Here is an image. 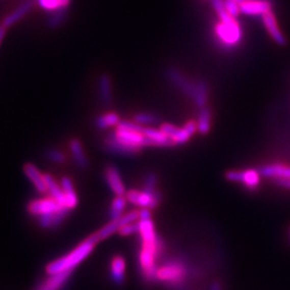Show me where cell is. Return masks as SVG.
<instances>
[{
	"label": "cell",
	"instance_id": "1",
	"mask_svg": "<svg viewBox=\"0 0 290 290\" xmlns=\"http://www.w3.org/2000/svg\"><path fill=\"white\" fill-rule=\"evenodd\" d=\"M98 242L99 239L96 233L88 236L71 252L49 262L45 268L46 274L53 275L62 272H73V270L92 254Z\"/></svg>",
	"mask_w": 290,
	"mask_h": 290
},
{
	"label": "cell",
	"instance_id": "19",
	"mask_svg": "<svg viewBox=\"0 0 290 290\" xmlns=\"http://www.w3.org/2000/svg\"><path fill=\"white\" fill-rule=\"evenodd\" d=\"M261 175L270 178H289L290 179V167L284 165H268L260 169Z\"/></svg>",
	"mask_w": 290,
	"mask_h": 290
},
{
	"label": "cell",
	"instance_id": "39",
	"mask_svg": "<svg viewBox=\"0 0 290 290\" xmlns=\"http://www.w3.org/2000/svg\"><path fill=\"white\" fill-rule=\"evenodd\" d=\"M62 3L64 5V7L67 9L70 6V4H71V0H62Z\"/></svg>",
	"mask_w": 290,
	"mask_h": 290
},
{
	"label": "cell",
	"instance_id": "25",
	"mask_svg": "<svg viewBox=\"0 0 290 290\" xmlns=\"http://www.w3.org/2000/svg\"><path fill=\"white\" fill-rule=\"evenodd\" d=\"M198 131L201 135H206L211 127V111L209 109L204 107L200 109L199 118H198Z\"/></svg>",
	"mask_w": 290,
	"mask_h": 290
},
{
	"label": "cell",
	"instance_id": "24",
	"mask_svg": "<svg viewBox=\"0 0 290 290\" xmlns=\"http://www.w3.org/2000/svg\"><path fill=\"white\" fill-rule=\"evenodd\" d=\"M121 122L119 119V116L114 113V112H110V113H106L100 115L99 117H97L96 119V125L99 129H108V128H112L115 127Z\"/></svg>",
	"mask_w": 290,
	"mask_h": 290
},
{
	"label": "cell",
	"instance_id": "8",
	"mask_svg": "<svg viewBox=\"0 0 290 290\" xmlns=\"http://www.w3.org/2000/svg\"><path fill=\"white\" fill-rule=\"evenodd\" d=\"M261 17L268 34L274 40V42L281 46L286 45L287 40L278 27L274 13L272 11H269L266 14H263Z\"/></svg>",
	"mask_w": 290,
	"mask_h": 290
},
{
	"label": "cell",
	"instance_id": "3",
	"mask_svg": "<svg viewBox=\"0 0 290 290\" xmlns=\"http://www.w3.org/2000/svg\"><path fill=\"white\" fill-rule=\"evenodd\" d=\"M187 276V269L181 260H171L157 270L156 281L177 288Z\"/></svg>",
	"mask_w": 290,
	"mask_h": 290
},
{
	"label": "cell",
	"instance_id": "14",
	"mask_svg": "<svg viewBox=\"0 0 290 290\" xmlns=\"http://www.w3.org/2000/svg\"><path fill=\"white\" fill-rule=\"evenodd\" d=\"M98 94L102 104L110 106L113 101L112 78L109 74L103 73L98 78Z\"/></svg>",
	"mask_w": 290,
	"mask_h": 290
},
{
	"label": "cell",
	"instance_id": "16",
	"mask_svg": "<svg viewBox=\"0 0 290 290\" xmlns=\"http://www.w3.org/2000/svg\"><path fill=\"white\" fill-rule=\"evenodd\" d=\"M125 273H126V261L124 257L115 256L111 260L110 265V274H111L112 281L116 285H122L125 281Z\"/></svg>",
	"mask_w": 290,
	"mask_h": 290
},
{
	"label": "cell",
	"instance_id": "2",
	"mask_svg": "<svg viewBox=\"0 0 290 290\" xmlns=\"http://www.w3.org/2000/svg\"><path fill=\"white\" fill-rule=\"evenodd\" d=\"M219 21L215 25V34L218 42L227 48H232L242 41L243 32L236 18L232 17L228 12L217 15Z\"/></svg>",
	"mask_w": 290,
	"mask_h": 290
},
{
	"label": "cell",
	"instance_id": "36",
	"mask_svg": "<svg viewBox=\"0 0 290 290\" xmlns=\"http://www.w3.org/2000/svg\"><path fill=\"white\" fill-rule=\"evenodd\" d=\"M274 182L278 186L289 189L290 191V179L289 178H274Z\"/></svg>",
	"mask_w": 290,
	"mask_h": 290
},
{
	"label": "cell",
	"instance_id": "6",
	"mask_svg": "<svg viewBox=\"0 0 290 290\" xmlns=\"http://www.w3.org/2000/svg\"><path fill=\"white\" fill-rule=\"evenodd\" d=\"M260 175L261 173L256 170L249 169L245 171H229L226 178L230 182L241 183L248 189H256L260 184Z\"/></svg>",
	"mask_w": 290,
	"mask_h": 290
},
{
	"label": "cell",
	"instance_id": "17",
	"mask_svg": "<svg viewBox=\"0 0 290 290\" xmlns=\"http://www.w3.org/2000/svg\"><path fill=\"white\" fill-rule=\"evenodd\" d=\"M143 134L148 140L151 146H171L173 145L171 140L166 136L161 129L154 128H144Z\"/></svg>",
	"mask_w": 290,
	"mask_h": 290
},
{
	"label": "cell",
	"instance_id": "20",
	"mask_svg": "<svg viewBox=\"0 0 290 290\" xmlns=\"http://www.w3.org/2000/svg\"><path fill=\"white\" fill-rule=\"evenodd\" d=\"M68 212H69V209L64 208V209H62V211H58L56 213L40 216V217H38L39 225H40V227H42L44 229L55 228L64 222V219L66 218Z\"/></svg>",
	"mask_w": 290,
	"mask_h": 290
},
{
	"label": "cell",
	"instance_id": "4",
	"mask_svg": "<svg viewBox=\"0 0 290 290\" xmlns=\"http://www.w3.org/2000/svg\"><path fill=\"white\" fill-rule=\"evenodd\" d=\"M66 207L62 206L59 204L53 197H45V198H40V199H35L33 201L28 203L27 211L28 213L33 216H43L47 214L56 213L58 211H62ZM68 209V208H67Z\"/></svg>",
	"mask_w": 290,
	"mask_h": 290
},
{
	"label": "cell",
	"instance_id": "26",
	"mask_svg": "<svg viewBox=\"0 0 290 290\" xmlns=\"http://www.w3.org/2000/svg\"><path fill=\"white\" fill-rule=\"evenodd\" d=\"M66 17H67L66 9H61L54 12H49L45 21L46 26L51 29H56L58 27H61L65 23Z\"/></svg>",
	"mask_w": 290,
	"mask_h": 290
},
{
	"label": "cell",
	"instance_id": "31",
	"mask_svg": "<svg viewBox=\"0 0 290 290\" xmlns=\"http://www.w3.org/2000/svg\"><path fill=\"white\" fill-rule=\"evenodd\" d=\"M46 157L49 162H52L54 164H64L66 162V155L57 148L47 149Z\"/></svg>",
	"mask_w": 290,
	"mask_h": 290
},
{
	"label": "cell",
	"instance_id": "13",
	"mask_svg": "<svg viewBox=\"0 0 290 290\" xmlns=\"http://www.w3.org/2000/svg\"><path fill=\"white\" fill-rule=\"evenodd\" d=\"M162 131L168 136V138L171 140L172 144H183L187 142L189 138H191V134L187 130L183 128H178L172 124H163L161 127Z\"/></svg>",
	"mask_w": 290,
	"mask_h": 290
},
{
	"label": "cell",
	"instance_id": "7",
	"mask_svg": "<svg viewBox=\"0 0 290 290\" xmlns=\"http://www.w3.org/2000/svg\"><path fill=\"white\" fill-rule=\"evenodd\" d=\"M241 6V13L247 16H262L272 11V3L270 0H245Z\"/></svg>",
	"mask_w": 290,
	"mask_h": 290
},
{
	"label": "cell",
	"instance_id": "29",
	"mask_svg": "<svg viewBox=\"0 0 290 290\" xmlns=\"http://www.w3.org/2000/svg\"><path fill=\"white\" fill-rule=\"evenodd\" d=\"M36 4L47 12H54L57 11V10L66 9L62 0H36Z\"/></svg>",
	"mask_w": 290,
	"mask_h": 290
},
{
	"label": "cell",
	"instance_id": "18",
	"mask_svg": "<svg viewBox=\"0 0 290 290\" xmlns=\"http://www.w3.org/2000/svg\"><path fill=\"white\" fill-rule=\"evenodd\" d=\"M69 147L76 166L80 169H86L88 167V161L81 141L77 139H72L69 143Z\"/></svg>",
	"mask_w": 290,
	"mask_h": 290
},
{
	"label": "cell",
	"instance_id": "35",
	"mask_svg": "<svg viewBox=\"0 0 290 290\" xmlns=\"http://www.w3.org/2000/svg\"><path fill=\"white\" fill-rule=\"evenodd\" d=\"M184 128L187 130V131L191 134V136H193L197 130H198V125H197V123H195L194 121H189V122H187L186 124H185V126H184Z\"/></svg>",
	"mask_w": 290,
	"mask_h": 290
},
{
	"label": "cell",
	"instance_id": "21",
	"mask_svg": "<svg viewBox=\"0 0 290 290\" xmlns=\"http://www.w3.org/2000/svg\"><path fill=\"white\" fill-rule=\"evenodd\" d=\"M44 176H45V181H46V185H47V192L49 193V196L53 197L62 206L68 208L67 202H66V196L64 194L62 186L57 184V182L55 181V178L51 174H44Z\"/></svg>",
	"mask_w": 290,
	"mask_h": 290
},
{
	"label": "cell",
	"instance_id": "37",
	"mask_svg": "<svg viewBox=\"0 0 290 290\" xmlns=\"http://www.w3.org/2000/svg\"><path fill=\"white\" fill-rule=\"evenodd\" d=\"M6 27L2 24L0 25V45H2L3 41H4V38H5V35H6Z\"/></svg>",
	"mask_w": 290,
	"mask_h": 290
},
{
	"label": "cell",
	"instance_id": "23",
	"mask_svg": "<svg viewBox=\"0 0 290 290\" xmlns=\"http://www.w3.org/2000/svg\"><path fill=\"white\" fill-rule=\"evenodd\" d=\"M127 199L125 196H116L110 206V218L111 221H117L124 215V211L127 204Z\"/></svg>",
	"mask_w": 290,
	"mask_h": 290
},
{
	"label": "cell",
	"instance_id": "22",
	"mask_svg": "<svg viewBox=\"0 0 290 290\" xmlns=\"http://www.w3.org/2000/svg\"><path fill=\"white\" fill-rule=\"evenodd\" d=\"M61 186L66 196V202H67L68 209L70 211V209L75 208L78 204V199H77V195L75 193V189H74L71 178L67 177V176L63 177L62 182H61Z\"/></svg>",
	"mask_w": 290,
	"mask_h": 290
},
{
	"label": "cell",
	"instance_id": "15",
	"mask_svg": "<svg viewBox=\"0 0 290 290\" xmlns=\"http://www.w3.org/2000/svg\"><path fill=\"white\" fill-rule=\"evenodd\" d=\"M72 272H62L53 275H48V278L40 285L37 290H62L69 281Z\"/></svg>",
	"mask_w": 290,
	"mask_h": 290
},
{
	"label": "cell",
	"instance_id": "12",
	"mask_svg": "<svg viewBox=\"0 0 290 290\" xmlns=\"http://www.w3.org/2000/svg\"><path fill=\"white\" fill-rule=\"evenodd\" d=\"M24 173L26 176L31 179V182L37 189V192L40 194L47 193V185L45 181V176L40 172V170L34 166L33 164L28 163L24 166Z\"/></svg>",
	"mask_w": 290,
	"mask_h": 290
},
{
	"label": "cell",
	"instance_id": "38",
	"mask_svg": "<svg viewBox=\"0 0 290 290\" xmlns=\"http://www.w3.org/2000/svg\"><path fill=\"white\" fill-rule=\"evenodd\" d=\"M209 290H223L222 289V286L219 283H214L212 286H211V289Z\"/></svg>",
	"mask_w": 290,
	"mask_h": 290
},
{
	"label": "cell",
	"instance_id": "32",
	"mask_svg": "<svg viewBox=\"0 0 290 290\" xmlns=\"http://www.w3.org/2000/svg\"><path fill=\"white\" fill-rule=\"evenodd\" d=\"M225 7H226V11L228 12V14L231 15L232 17L236 18L239 17L241 13V6L238 3L231 2V0H225Z\"/></svg>",
	"mask_w": 290,
	"mask_h": 290
},
{
	"label": "cell",
	"instance_id": "28",
	"mask_svg": "<svg viewBox=\"0 0 290 290\" xmlns=\"http://www.w3.org/2000/svg\"><path fill=\"white\" fill-rule=\"evenodd\" d=\"M119 228H121V225H119V223H118V219L117 221H111L109 224H107L104 227L100 229L98 232H96V234L99 239V241H102V240H106L109 236H111L113 233L118 232Z\"/></svg>",
	"mask_w": 290,
	"mask_h": 290
},
{
	"label": "cell",
	"instance_id": "30",
	"mask_svg": "<svg viewBox=\"0 0 290 290\" xmlns=\"http://www.w3.org/2000/svg\"><path fill=\"white\" fill-rule=\"evenodd\" d=\"M134 122L137 124L144 126V125H154L158 122V117L151 113H139L135 115Z\"/></svg>",
	"mask_w": 290,
	"mask_h": 290
},
{
	"label": "cell",
	"instance_id": "5",
	"mask_svg": "<svg viewBox=\"0 0 290 290\" xmlns=\"http://www.w3.org/2000/svg\"><path fill=\"white\" fill-rule=\"evenodd\" d=\"M125 197L129 203L149 209L155 208L161 201V195L158 193H149L144 191V189L141 192L131 189V191L126 192Z\"/></svg>",
	"mask_w": 290,
	"mask_h": 290
},
{
	"label": "cell",
	"instance_id": "40",
	"mask_svg": "<svg viewBox=\"0 0 290 290\" xmlns=\"http://www.w3.org/2000/svg\"><path fill=\"white\" fill-rule=\"evenodd\" d=\"M231 2H234V3H238V4L241 5V4H243L245 2V0H231Z\"/></svg>",
	"mask_w": 290,
	"mask_h": 290
},
{
	"label": "cell",
	"instance_id": "9",
	"mask_svg": "<svg viewBox=\"0 0 290 290\" xmlns=\"http://www.w3.org/2000/svg\"><path fill=\"white\" fill-rule=\"evenodd\" d=\"M104 178L113 194L116 196L126 195V188L117 168L114 166H108L104 170Z\"/></svg>",
	"mask_w": 290,
	"mask_h": 290
},
{
	"label": "cell",
	"instance_id": "10",
	"mask_svg": "<svg viewBox=\"0 0 290 290\" xmlns=\"http://www.w3.org/2000/svg\"><path fill=\"white\" fill-rule=\"evenodd\" d=\"M36 4V0H24V2L19 5L14 11H12L11 13H9L3 21V25L8 28V27H11L14 24H16L17 22L21 21L23 19L29 12L32 11L33 7Z\"/></svg>",
	"mask_w": 290,
	"mask_h": 290
},
{
	"label": "cell",
	"instance_id": "11",
	"mask_svg": "<svg viewBox=\"0 0 290 290\" xmlns=\"http://www.w3.org/2000/svg\"><path fill=\"white\" fill-rule=\"evenodd\" d=\"M167 76L169 78V81L171 82L173 85H175L177 88L181 89L185 94L194 97L195 91H196V84L192 83L191 81L182 75V73L177 71L174 68H170L167 70Z\"/></svg>",
	"mask_w": 290,
	"mask_h": 290
},
{
	"label": "cell",
	"instance_id": "27",
	"mask_svg": "<svg viewBox=\"0 0 290 290\" xmlns=\"http://www.w3.org/2000/svg\"><path fill=\"white\" fill-rule=\"evenodd\" d=\"M207 94H208V88L204 82L201 81L196 83V91L193 98L197 107H199L200 109L205 107L207 101Z\"/></svg>",
	"mask_w": 290,
	"mask_h": 290
},
{
	"label": "cell",
	"instance_id": "33",
	"mask_svg": "<svg viewBox=\"0 0 290 290\" xmlns=\"http://www.w3.org/2000/svg\"><path fill=\"white\" fill-rule=\"evenodd\" d=\"M140 230V224L139 222L136 223H131V224H127L125 226H123L121 229L118 230V233L121 235H131L135 233H139Z\"/></svg>",
	"mask_w": 290,
	"mask_h": 290
},
{
	"label": "cell",
	"instance_id": "41",
	"mask_svg": "<svg viewBox=\"0 0 290 290\" xmlns=\"http://www.w3.org/2000/svg\"><path fill=\"white\" fill-rule=\"evenodd\" d=\"M289 243H290V227H289Z\"/></svg>",
	"mask_w": 290,
	"mask_h": 290
},
{
	"label": "cell",
	"instance_id": "34",
	"mask_svg": "<svg viewBox=\"0 0 290 290\" xmlns=\"http://www.w3.org/2000/svg\"><path fill=\"white\" fill-rule=\"evenodd\" d=\"M156 185H157V176L154 173H151V174L147 175V177L145 179L143 189L146 192H149V193H157Z\"/></svg>",
	"mask_w": 290,
	"mask_h": 290
}]
</instances>
